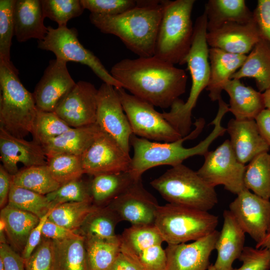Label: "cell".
<instances>
[{
  "instance_id": "obj_1",
  "label": "cell",
  "mask_w": 270,
  "mask_h": 270,
  "mask_svg": "<svg viewBox=\"0 0 270 270\" xmlns=\"http://www.w3.org/2000/svg\"><path fill=\"white\" fill-rule=\"evenodd\" d=\"M110 73L131 94L162 108H170L185 92L188 80L184 70L154 56L122 59Z\"/></svg>"
},
{
  "instance_id": "obj_2",
  "label": "cell",
  "mask_w": 270,
  "mask_h": 270,
  "mask_svg": "<svg viewBox=\"0 0 270 270\" xmlns=\"http://www.w3.org/2000/svg\"><path fill=\"white\" fill-rule=\"evenodd\" d=\"M228 112V106L224 104H218V110L214 118L210 124L214 125L210 134L196 146L186 148L182 145L188 140L196 138L203 130L205 121L198 118L194 122L195 128L188 135L176 140L169 142H157L139 138L132 134L130 145L134 150V154L128 170L136 180L141 178L142 174L150 168L162 165L172 167L182 164L183 161L194 156H204L208 151L210 146L219 136L226 132L222 125L224 116Z\"/></svg>"
},
{
  "instance_id": "obj_3",
  "label": "cell",
  "mask_w": 270,
  "mask_h": 270,
  "mask_svg": "<svg viewBox=\"0 0 270 270\" xmlns=\"http://www.w3.org/2000/svg\"><path fill=\"white\" fill-rule=\"evenodd\" d=\"M166 0H137L136 7L122 14H90V22L102 32L114 35L138 57L154 55L157 34Z\"/></svg>"
},
{
  "instance_id": "obj_4",
  "label": "cell",
  "mask_w": 270,
  "mask_h": 270,
  "mask_svg": "<svg viewBox=\"0 0 270 270\" xmlns=\"http://www.w3.org/2000/svg\"><path fill=\"white\" fill-rule=\"evenodd\" d=\"M207 18L204 12L194 26L190 51L185 59L192 78V86L186 102L180 98L168 112L162 113L164 118L182 136L188 135L192 125V112L202 91L206 88L210 76L209 48L206 41Z\"/></svg>"
},
{
  "instance_id": "obj_5",
  "label": "cell",
  "mask_w": 270,
  "mask_h": 270,
  "mask_svg": "<svg viewBox=\"0 0 270 270\" xmlns=\"http://www.w3.org/2000/svg\"><path fill=\"white\" fill-rule=\"evenodd\" d=\"M194 2L166 0L154 56L174 65L185 64L193 37L191 16Z\"/></svg>"
},
{
  "instance_id": "obj_6",
  "label": "cell",
  "mask_w": 270,
  "mask_h": 270,
  "mask_svg": "<svg viewBox=\"0 0 270 270\" xmlns=\"http://www.w3.org/2000/svg\"><path fill=\"white\" fill-rule=\"evenodd\" d=\"M18 70L0 62V127L24 138L31 132L38 109L32 93L20 82Z\"/></svg>"
},
{
  "instance_id": "obj_7",
  "label": "cell",
  "mask_w": 270,
  "mask_h": 270,
  "mask_svg": "<svg viewBox=\"0 0 270 270\" xmlns=\"http://www.w3.org/2000/svg\"><path fill=\"white\" fill-rule=\"evenodd\" d=\"M150 184L170 204L208 211L218 202L215 188L182 164L172 167Z\"/></svg>"
},
{
  "instance_id": "obj_8",
  "label": "cell",
  "mask_w": 270,
  "mask_h": 270,
  "mask_svg": "<svg viewBox=\"0 0 270 270\" xmlns=\"http://www.w3.org/2000/svg\"><path fill=\"white\" fill-rule=\"evenodd\" d=\"M218 217L208 211L167 204L160 206L154 225L168 244L186 243L215 230Z\"/></svg>"
},
{
  "instance_id": "obj_9",
  "label": "cell",
  "mask_w": 270,
  "mask_h": 270,
  "mask_svg": "<svg viewBox=\"0 0 270 270\" xmlns=\"http://www.w3.org/2000/svg\"><path fill=\"white\" fill-rule=\"evenodd\" d=\"M48 28V32L45 38L38 41V48L52 52L56 58L66 62H74L85 64L104 82L116 88H122L121 84L107 70L99 58L80 43L76 28L58 27L54 28L50 26Z\"/></svg>"
},
{
  "instance_id": "obj_10",
  "label": "cell",
  "mask_w": 270,
  "mask_h": 270,
  "mask_svg": "<svg viewBox=\"0 0 270 270\" xmlns=\"http://www.w3.org/2000/svg\"><path fill=\"white\" fill-rule=\"evenodd\" d=\"M116 89L134 134L164 142H172L182 137L154 106L127 93L122 88Z\"/></svg>"
},
{
  "instance_id": "obj_11",
  "label": "cell",
  "mask_w": 270,
  "mask_h": 270,
  "mask_svg": "<svg viewBox=\"0 0 270 270\" xmlns=\"http://www.w3.org/2000/svg\"><path fill=\"white\" fill-rule=\"evenodd\" d=\"M204 157V164L196 172L208 184L214 188L222 185L236 195L246 189L244 182L246 166L237 159L230 140L208 151Z\"/></svg>"
},
{
  "instance_id": "obj_12",
  "label": "cell",
  "mask_w": 270,
  "mask_h": 270,
  "mask_svg": "<svg viewBox=\"0 0 270 270\" xmlns=\"http://www.w3.org/2000/svg\"><path fill=\"white\" fill-rule=\"evenodd\" d=\"M96 123L129 154L133 134L129 121L116 88L104 82L98 89Z\"/></svg>"
},
{
  "instance_id": "obj_13",
  "label": "cell",
  "mask_w": 270,
  "mask_h": 270,
  "mask_svg": "<svg viewBox=\"0 0 270 270\" xmlns=\"http://www.w3.org/2000/svg\"><path fill=\"white\" fill-rule=\"evenodd\" d=\"M81 160L84 173L94 176L128 171L132 158L114 139L101 130Z\"/></svg>"
},
{
  "instance_id": "obj_14",
  "label": "cell",
  "mask_w": 270,
  "mask_h": 270,
  "mask_svg": "<svg viewBox=\"0 0 270 270\" xmlns=\"http://www.w3.org/2000/svg\"><path fill=\"white\" fill-rule=\"evenodd\" d=\"M229 210L246 234L260 242L270 229V200L245 189L229 205Z\"/></svg>"
},
{
  "instance_id": "obj_15",
  "label": "cell",
  "mask_w": 270,
  "mask_h": 270,
  "mask_svg": "<svg viewBox=\"0 0 270 270\" xmlns=\"http://www.w3.org/2000/svg\"><path fill=\"white\" fill-rule=\"evenodd\" d=\"M121 221L132 225L154 224L160 206L156 198L144 188L141 178L135 180L108 205Z\"/></svg>"
},
{
  "instance_id": "obj_16",
  "label": "cell",
  "mask_w": 270,
  "mask_h": 270,
  "mask_svg": "<svg viewBox=\"0 0 270 270\" xmlns=\"http://www.w3.org/2000/svg\"><path fill=\"white\" fill-rule=\"evenodd\" d=\"M98 92L92 83L80 80L60 101L54 112L72 128L94 124Z\"/></svg>"
},
{
  "instance_id": "obj_17",
  "label": "cell",
  "mask_w": 270,
  "mask_h": 270,
  "mask_svg": "<svg viewBox=\"0 0 270 270\" xmlns=\"http://www.w3.org/2000/svg\"><path fill=\"white\" fill-rule=\"evenodd\" d=\"M66 62L58 58L51 60L32 93L38 110L54 112L60 101L74 86Z\"/></svg>"
},
{
  "instance_id": "obj_18",
  "label": "cell",
  "mask_w": 270,
  "mask_h": 270,
  "mask_svg": "<svg viewBox=\"0 0 270 270\" xmlns=\"http://www.w3.org/2000/svg\"><path fill=\"white\" fill-rule=\"evenodd\" d=\"M219 233L215 230L190 244H168L166 270H207Z\"/></svg>"
},
{
  "instance_id": "obj_19",
  "label": "cell",
  "mask_w": 270,
  "mask_h": 270,
  "mask_svg": "<svg viewBox=\"0 0 270 270\" xmlns=\"http://www.w3.org/2000/svg\"><path fill=\"white\" fill-rule=\"evenodd\" d=\"M261 38L254 18L246 23H226L206 34L208 46L238 54H249Z\"/></svg>"
},
{
  "instance_id": "obj_20",
  "label": "cell",
  "mask_w": 270,
  "mask_h": 270,
  "mask_svg": "<svg viewBox=\"0 0 270 270\" xmlns=\"http://www.w3.org/2000/svg\"><path fill=\"white\" fill-rule=\"evenodd\" d=\"M0 158L2 165L11 175L18 172V164L25 167L46 164L47 158L42 147L33 140L14 136L0 127Z\"/></svg>"
},
{
  "instance_id": "obj_21",
  "label": "cell",
  "mask_w": 270,
  "mask_h": 270,
  "mask_svg": "<svg viewBox=\"0 0 270 270\" xmlns=\"http://www.w3.org/2000/svg\"><path fill=\"white\" fill-rule=\"evenodd\" d=\"M230 144L238 160L245 165L270 147L262 136L255 120L230 119L226 128Z\"/></svg>"
},
{
  "instance_id": "obj_22",
  "label": "cell",
  "mask_w": 270,
  "mask_h": 270,
  "mask_svg": "<svg viewBox=\"0 0 270 270\" xmlns=\"http://www.w3.org/2000/svg\"><path fill=\"white\" fill-rule=\"evenodd\" d=\"M12 17L14 36L18 42L32 38L40 41L47 35L41 0H15Z\"/></svg>"
},
{
  "instance_id": "obj_23",
  "label": "cell",
  "mask_w": 270,
  "mask_h": 270,
  "mask_svg": "<svg viewBox=\"0 0 270 270\" xmlns=\"http://www.w3.org/2000/svg\"><path fill=\"white\" fill-rule=\"evenodd\" d=\"M223 224L215 245L218 252L215 270H232L244 248L246 233L229 210L223 212Z\"/></svg>"
},
{
  "instance_id": "obj_24",
  "label": "cell",
  "mask_w": 270,
  "mask_h": 270,
  "mask_svg": "<svg viewBox=\"0 0 270 270\" xmlns=\"http://www.w3.org/2000/svg\"><path fill=\"white\" fill-rule=\"evenodd\" d=\"M247 55L229 53L222 50L209 49L210 76L206 88L212 102L222 98L224 87L232 76L243 64Z\"/></svg>"
},
{
  "instance_id": "obj_25",
  "label": "cell",
  "mask_w": 270,
  "mask_h": 270,
  "mask_svg": "<svg viewBox=\"0 0 270 270\" xmlns=\"http://www.w3.org/2000/svg\"><path fill=\"white\" fill-rule=\"evenodd\" d=\"M223 90L230 96L229 112L236 120H255L266 108L262 93L245 86L240 80H230Z\"/></svg>"
},
{
  "instance_id": "obj_26",
  "label": "cell",
  "mask_w": 270,
  "mask_h": 270,
  "mask_svg": "<svg viewBox=\"0 0 270 270\" xmlns=\"http://www.w3.org/2000/svg\"><path fill=\"white\" fill-rule=\"evenodd\" d=\"M100 130L96 123L84 126L71 128L49 140L42 147L47 158L64 154L82 156Z\"/></svg>"
},
{
  "instance_id": "obj_27",
  "label": "cell",
  "mask_w": 270,
  "mask_h": 270,
  "mask_svg": "<svg viewBox=\"0 0 270 270\" xmlns=\"http://www.w3.org/2000/svg\"><path fill=\"white\" fill-rule=\"evenodd\" d=\"M244 78L254 79L257 88L262 93L270 88V42L261 38L230 79Z\"/></svg>"
},
{
  "instance_id": "obj_28",
  "label": "cell",
  "mask_w": 270,
  "mask_h": 270,
  "mask_svg": "<svg viewBox=\"0 0 270 270\" xmlns=\"http://www.w3.org/2000/svg\"><path fill=\"white\" fill-rule=\"evenodd\" d=\"M204 12L207 18L208 32L228 22L246 23L254 19L244 0H209Z\"/></svg>"
},
{
  "instance_id": "obj_29",
  "label": "cell",
  "mask_w": 270,
  "mask_h": 270,
  "mask_svg": "<svg viewBox=\"0 0 270 270\" xmlns=\"http://www.w3.org/2000/svg\"><path fill=\"white\" fill-rule=\"evenodd\" d=\"M135 180L128 171L93 176L89 182L92 204L96 206H107Z\"/></svg>"
},
{
  "instance_id": "obj_30",
  "label": "cell",
  "mask_w": 270,
  "mask_h": 270,
  "mask_svg": "<svg viewBox=\"0 0 270 270\" xmlns=\"http://www.w3.org/2000/svg\"><path fill=\"white\" fill-rule=\"evenodd\" d=\"M0 218L6 224V234L13 248L22 252L32 230L40 218L36 216L6 204L2 208Z\"/></svg>"
},
{
  "instance_id": "obj_31",
  "label": "cell",
  "mask_w": 270,
  "mask_h": 270,
  "mask_svg": "<svg viewBox=\"0 0 270 270\" xmlns=\"http://www.w3.org/2000/svg\"><path fill=\"white\" fill-rule=\"evenodd\" d=\"M84 243L87 270H107L121 250L120 236L112 238L84 237Z\"/></svg>"
},
{
  "instance_id": "obj_32",
  "label": "cell",
  "mask_w": 270,
  "mask_h": 270,
  "mask_svg": "<svg viewBox=\"0 0 270 270\" xmlns=\"http://www.w3.org/2000/svg\"><path fill=\"white\" fill-rule=\"evenodd\" d=\"M53 240L52 270H87L84 237Z\"/></svg>"
},
{
  "instance_id": "obj_33",
  "label": "cell",
  "mask_w": 270,
  "mask_h": 270,
  "mask_svg": "<svg viewBox=\"0 0 270 270\" xmlns=\"http://www.w3.org/2000/svg\"><path fill=\"white\" fill-rule=\"evenodd\" d=\"M244 182L246 189L266 200H270V154L262 152L250 162Z\"/></svg>"
},
{
  "instance_id": "obj_34",
  "label": "cell",
  "mask_w": 270,
  "mask_h": 270,
  "mask_svg": "<svg viewBox=\"0 0 270 270\" xmlns=\"http://www.w3.org/2000/svg\"><path fill=\"white\" fill-rule=\"evenodd\" d=\"M120 237L121 250L133 257L150 246L164 242L154 224L132 225L124 230Z\"/></svg>"
},
{
  "instance_id": "obj_35",
  "label": "cell",
  "mask_w": 270,
  "mask_h": 270,
  "mask_svg": "<svg viewBox=\"0 0 270 270\" xmlns=\"http://www.w3.org/2000/svg\"><path fill=\"white\" fill-rule=\"evenodd\" d=\"M12 184L45 196L60 186L50 174L46 164L25 167L18 170L12 176Z\"/></svg>"
},
{
  "instance_id": "obj_36",
  "label": "cell",
  "mask_w": 270,
  "mask_h": 270,
  "mask_svg": "<svg viewBox=\"0 0 270 270\" xmlns=\"http://www.w3.org/2000/svg\"><path fill=\"white\" fill-rule=\"evenodd\" d=\"M120 222L117 214L108 206H97L80 228V234L85 238H114L117 236L115 229Z\"/></svg>"
},
{
  "instance_id": "obj_37",
  "label": "cell",
  "mask_w": 270,
  "mask_h": 270,
  "mask_svg": "<svg viewBox=\"0 0 270 270\" xmlns=\"http://www.w3.org/2000/svg\"><path fill=\"white\" fill-rule=\"evenodd\" d=\"M96 208L91 202L64 203L52 208L48 220L76 231Z\"/></svg>"
},
{
  "instance_id": "obj_38",
  "label": "cell",
  "mask_w": 270,
  "mask_h": 270,
  "mask_svg": "<svg viewBox=\"0 0 270 270\" xmlns=\"http://www.w3.org/2000/svg\"><path fill=\"white\" fill-rule=\"evenodd\" d=\"M7 204L32 213L40 218L52 208L46 196L12 184Z\"/></svg>"
},
{
  "instance_id": "obj_39",
  "label": "cell",
  "mask_w": 270,
  "mask_h": 270,
  "mask_svg": "<svg viewBox=\"0 0 270 270\" xmlns=\"http://www.w3.org/2000/svg\"><path fill=\"white\" fill-rule=\"evenodd\" d=\"M71 128L54 112L38 110L30 134L32 140L42 146Z\"/></svg>"
},
{
  "instance_id": "obj_40",
  "label": "cell",
  "mask_w": 270,
  "mask_h": 270,
  "mask_svg": "<svg viewBox=\"0 0 270 270\" xmlns=\"http://www.w3.org/2000/svg\"><path fill=\"white\" fill-rule=\"evenodd\" d=\"M46 166L53 178L60 186L80 178L84 174L81 156L58 154L47 158Z\"/></svg>"
},
{
  "instance_id": "obj_41",
  "label": "cell",
  "mask_w": 270,
  "mask_h": 270,
  "mask_svg": "<svg viewBox=\"0 0 270 270\" xmlns=\"http://www.w3.org/2000/svg\"><path fill=\"white\" fill-rule=\"evenodd\" d=\"M41 3L44 18L56 22L58 28L67 27L68 21L84 10L80 0H41Z\"/></svg>"
},
{
  "instance_id": "obj_42",
  "label": "cell",
  "mask_w": 270,
  "mask_h": 270,
  "mask_svg": "<svg viewBox=\"0 0 270 270\" xmlns=\"http://www.w3.org/2000/svg\"><path fill=\"white\" fill-rule=\"evenodd\" d=\"M15 0H0V62L14 67L10 60L12 40L14 36L12 12Z\"/></svg>"
},
{
  "instance_id": "obj_43",
  "label": "cell",
  "mask_w": 270,
  "mask_h": 270,
  "mask_svg": "<svg viewBox=\"0 0 270 270\" xmlns=\"http://www.w3.org/2000/svg\"><path fill=\"white\" fill-rule=\"evenodd\" d=\"M46 196L52 208L69 202H92L89 182H85L80 178L61 185Z\"/></svg>"
},
{
  "instance_id": "obj_44",
  "label": "cell",
  "mask_w": 270,
  "mask_h": 270,
  "mask_svg": "<svg viewBox=\"0 0 270 270\" xmlns=\"http://www.w3.org/2000/svg\"><path fill=\"white\" fill-rule=\"evenodd\" d=\"M84 9L90 14L116 16L136 7L134 0H80Z\"/></svg>"
},
{
  "instance_id": "obj_45",
  "label": "cell",
  "mask_w": 270,
  "mask_h": 270,
  "mask_svg": "<svg viewBox=\"0 0 270 270\" xmlns=\"http://www.w3.org/2000/svg\"><path fill=\"white\" fill-rule=\"evenodd\" d=\"M54 243L44 238L30 256L24 260L25 270H52Z\"/></svg>"
},
{
  "instance_id": "obj_46",
  "label": "cell",
  "mask_w": 270,
  "mask_h": 270,
  "mask_svg": "<svg viewBox=\"0 0 270 270\" xmlns=\"http://www.w3.org/2000/svg\"><path fill=\"white\" fill-rule=\"evenodd\" d=\"M242 265L232 270H270V252L266 248L244 246L238 258Z\"/></svg>"
},
{
  "instance_id": "obj_47",
  "label": "cell",
  "mask_w": 270,
  "mask_h": 270,
  "mask_svg": "<svg viewBox=\"0 0 270 270\" xmlns=\"http://www.w3.org/2000/svg\"><path fill=\"white\" fill-rule=\"evenodd\" d=\"M253 15L261 38L270 42V0H258Z\"/></svg>"
},
{
  "instance_id": "obj_48",
  "label": "cell",
  "mask_w": 270,
  "mask_h": 270,
  "mask_svg": "<svg viewBox=\"0 0 270 270\" xmlns=\"http://www.w3.org/2000/svg\"><path fill=\"white\" fill-rule=\"evenodd\" d=\"M0 259L4 270H25L22 256L6 243L0 244Z\"/></svg>"
},
{
  "instance_id": "obj_49",
  "label": "cell",
  "mask_w": 270,
  "mask_h": 270,
  "mask_svg": "<svg viewBox=\"0 0 270 270\" xmlns=\"http://www.w3.org/2000/svg\"><path fill=\"white\" fill-rule=\"evenodd\" d=\"M42 234L44 237L54 240L76 238L82 235L76 233V231L58 224L48 219L43 226Z\"/></svg>"
},
{
  "instance_id": "obj_50",
  "label": "cell",
  "mask_w": 270,
  "mask_h": 270,
  "mask_svg": "<svg viewBox=\"0 0 270 270\" xmlns=\"http://www.w3.org/2000/svg\"><path fill=\"white\" fill-rule=\"evenodd\" d=\"M52 209V208H50L45 216L40 218L38 224L31 231L20 254L24 260L30 256L41 242L43 226L48 220Z\"/></svg>"
},
{
  "instance_id": "obj_51",
  "label": "cell",
  "mask_w": 270,
  "mask_h": 270,
  "mask_svg": "<svg viewBox=\"0 0 270 270\" xmlns=\"http://www.w3.org/2000/svg\"><path fill=\"white\" fill-rule=\"evenodd\" d=\"M107 270H145L140 264L130 254L120 250Z\"/></svg>"
},
{
  "instance_id": "obj_52",
  "label": "cell",
  "mask_w": 270,
  "mask_h": 270,
  "mask_svg": "<svg viewBox=\"0 0 270 270\" xmlns=\"http://www.w3.org/2000/svg\"><path fill=\"white\" fill-rule=\"evenodd\" d=\"M12 184V176L2 164L0 166V206L2 208L8 202Z\"/></svg>"
},
{
  "instance_id": "obj_53",
  "label": "cell",
  "mask_w": 270,
  "mask_h": 270,
  "mask_svg": "<svg viewBox=\"0 0 270 270\" xmlns=\"http://www.w3.org/2000/svg\"><path fill=\"white\" fill-rule=\"evenodd\" d=\"M255 120L262 136L270 147V110L264 109L256 116Z\"/></svg>"
},
{
  "instance_id": "obj_54",
  "label": "cell",
  "mask_w": 270,
  "mask_h": 270,
  "mask_svg": "<svg viewBox=\"0 0 270 270\" xmlns=\"http://www.w3.org/2000/svg\"><path fill=\"white\" fill-rule=\"evenodd\" d=\"M257 248H266L270 252V229L267 232L264 239L256 246Z\"/></svg>"
},
{
  "instance_id": "obj_55",
  "label": "cell",
  "mask_w": 270,
  "mask_h": 270,
  "mask_svg": "<svg viewBox=\"0 0 270 270\" xmlns=\"http://www.w3.org/2000/svg\"><path fill=\"white\" fill-rule=\"evenodd\" d=\"M265 108L270 110V88L262 92Z\"/></svg>"
},
{
  "instance_id": "obj_56",
  "label": "cell",
  "mask_w": 270,
  "mask_h": 270,
  "mask_svg": "<svg viewBox=\"0 0 270 270\" xmlns=\"http://www.w3.org/2000/svg\"><path fill=\"white\" fill-rule=\"evenodd\" d=\"M207 270H215L214 264H210Z\"/></svg>"
},
{
  "instance_id": "obj_57",
  "label": "cell",
  "mask_w": 270,
  "mask_h": 270,
  "mask_svg": "<svg viewBox=\"0 0 270 270\" xmlns=\"http://www.w3.org/2000/svg\"><path fill=\"white\" fill-rule=\"evenodd\" d=\"M0 270H4L2 260L0 259Z\"/></svg>"
}]
</instances>
